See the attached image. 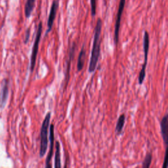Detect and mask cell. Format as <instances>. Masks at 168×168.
<instances>
[{
	"instance_id": "6da1fadb",
	"label": "cell",
	"mask_w": 168,
	"mask_h": 168,
	"mask_svg": "<svg viewBox=\"0 0 168 168\" xmlns=\"http://www.w3.org/2000/svg\"><path fill=\"white\" fill-rule=\"evenodd\" d=\"M102 27H103V21H102L100 18H98L95 28L93 43L91 59H90L88 69L89 73L94 72L96 67H97L98 59H99L101 52V35Z\"/></svg>"
},
{
	"instance_id": "7a4b0ae2",
	"label": "cell",
	"mask_w": 168,
	"mask_h": 168,
	"mask_svg": "<svg viewBox=\"0 0 168 168\" xmlns=\"http://www.w3.org/2000/svg\"><path fill=\"white\" fill-rule=\"evenodd\" d=\"M51 112H47L41 124L40 130V157L43 158L46 155L48 146V131L50 125Z\"/></svg>"
},
{
	"instance_id": "3957f363",
	"label": "cell",
	"mask_w": 168,
	"mask_h": 168,
	"mask_svg": "<svg viewBox=\"0 0 168 168\" xmlns=\"http://www.w3.org/2000/svg\"><path fill=\"white\" fill-rule=\"evenodd\" d=\"M149 46H150L149 34L148 32L145 31L143 37V50H144V56H145V61H144V63L142 66V68L141 70H140L139 75V79H138V80H139V85H142L146 77V68L147 65V61H148Z\"/></svg>"
},
{
	"instance_id": "277c9868",
	"label": "cell",
	"mask_w": 168,
	"mask_h": 168,
	"mask_svg": "<svg viewBox=\"0 0 168 168\" xmlns=\"http://www.w3.org/2000/svg\"><path fill=\"white\" fill-rule=\"evenodd\" d=\"M42 30H43V24L42 22H40L38 26V30H37V34L35 35V41L34 43V46H33L32 48V55H31V58H30V72H32L34 71L35 66V63H36V59H37V55L39 50V45H40V42L41 40V34H42Z\"/></svg>"
},
{
	"instance_id": "5b68a950",
	"label": "cell",
	"mask_w": 168,
	"mask_h": 168,
	"mask_svg": "<svg viewBox=\"0 0 168 168\" xmlns=\"http://www.w3.org/2000/svg\"><path fill=\"white\" fill-rule=\"evenodd\" d=\"M126 0H119L118 10L117 13L116 22H115V27H114V41L116 46H117L119 41V28H120L121 25V20L123 12L124 10V7L125 5Z\"/></svg>"
},
{
	"instance_id": "8992f818",
	"label": "cell",
	"mask_w": 168,
	"mask_h": 168,
	"mask_svg": "<svg viewBox=\"0 0 168 168\" xmlns=\"http://www.w3.org/2000/svg\"><path fill=\"white\" fill-rule=\"evenodd\" d=\"M59 5V0H53L51 7L50 12L49 14V17H48V20H47V29L45 34V36H47V35L51 31L54 21L55 20V18L56 16V13H57Z\"/></svg>"
},
{
	"instance_id": "52a82bcc",
	"label": "cell",
	"mask_w": 168,
	"mask_h": 168,
	"mask_svg": "<svg viewBox=\"0 0 168 168\" xmlns=\"http://www.w3.org/2000/svg\"><path fill=\"white\" fill-rule=\"evenodd\" d=\"M9 96V80L5 79L2 82L0 91V109H4L7 103Z\"/></svg>"
},
{
	"instance_id": "ba28073f",
	"label": "cell",
	"mask_w": 168,
	"mask_h": 168,
	"mask_svg": "<svg viewBox=\"0 0 168 168\" xmlns=\"http://www.w3.org/2000/svg\"><path fill=\"white\" fill-rule=\"evenodd\" d=\"M50 127V135H49V140H50V146H49V151L47 154V156L46 158V167H51L49 163L51 160L53 154V148H54V142H55V135H54V125L51 124L49 125Z\"/></svg>"
},
{
	"instance_id": "9c48e42d",
	"label": "cell",
	"mask_w": 168,
	"mask_h": 168,
	"mask_svg": "<svg viewBox=\"0 0 168 168\" xmlns=\"http://www.w3.org/2000/svg\"><path fill=\"white\" fill-rule=\"evenodd\" d=\"M160 128L161 137L165 144V146H167L168 145V115L166 114L160 122Z\"/></svg>"
},
{
	"instance_id": "30bf717a",
	"label": "cell",
	"mask_w": 168,
	"mask_h": 168,
	"mask_svg": "<svg viewBox=\"0 0 168 168\" xmlns=\"http://www.w3.org/2000/svg\"><path fill=\"white\" fill-rule=\"evenodd\" d=\"M86 56V51L85 46L83 45V46L82 47V49H81L80 52L79 53L78 56V59H77V71L80 72L83 69L84 67V62H85V59Z\"/></svg>"
},
{
	"instance_id": "8fae6325",
	"label": "cell",
	"mask_w": 168,
	"mask_h": 168,
	"mask_svg": "<svg viewBox=\"0 0 168 168\" xmlns=\"http://www.w3.org/2000/svg\"><path fill=\"white\" fill-rule=\"evenodd\" d=\"M35 1L36 0H26L25 6V14L26 19H29L31 17L35 5Z\"/></svg>"
},
{
	"instance_id": "7c38bea8",
	"label": "cell",
	"mask_w": 168,
	"mask_h": 168,
	"mask_svg": "<svg viewBox=\"0 0 168 168\" xmlns=\"http://www.w3.org/2000/svg\"><path fill=\"white\" fill-rule=\"evenodd\" d=\"M125 123V115L124 114H122L119 116L116 125L115 131L118 135H121V133H122V130L123 128L124 127Z\"/></svg>"
},
{
	"instance_id": "4fadbf2b",
	"label": "cell",
	"mask_w": 168,
	"mask_h": 168,
	"mask_svg": "<svg viewBox=\"0 0 168 168\" xmlns=\"http://www.w3.org/2000/svg\"><path fill=\"white\" fill-rule=\"evenodd\" d=\"M55 167H61V146L60 143L56 141L55 143Z\"/></svg>"
},
{
	"instance_id": "5bb4252c",
	"label": "cell",
	"mask_w": 168,
	"mask_h": 168,
	"mask_svg": "<svg viewBox=\"0 0 168 168\" xmlns=\"http://www.w3.org/2000/svg\"><path fill=\"white\" fill-rule=\"evenodd\" d=\"M75 49H76V44L75 43H73L72 46L71 47L70 49V53H69V56H68V62L67 63V76H68L69 77V73H70V64H71V61L72 59L74 56V53H75Z\"/></svg>"
},
{
	"instance_id": "9a60e30c",
	"label": "cell",
	"mask_w": 168,
	"mask_h": 168,
	"mask_svg": "<svg viewBox=\"0 0 168 168\" xmlns=\"http://www.w3.org/2000/svg\"><path fill=\"white\" fill-rule=\"evenodd\" d=\"M152 154L151 152L147 153L145 156V159H144V160L143 161L142 167L143 168L150 167L152 163Z\"/></svg>"
},
{
	"instance_id": "2e32d148",
	"label": "cell",
	"mask_w": 168,
	"mask_h": 168,
	"mask_svg": "<svg viewBox=\"0 0 168 168\" xmlns=\"http://www.w3.org/2000/svg\"><path fill=\"white\" fill-rule=\"evenodd\" d=\"M92 17H95L97 13V0H90Z\"/></svg>"
},
{
	"instance_id": "e0dca14e",
	"label": "cell",
	"mask_w": 168,
	"mask_h": 168,
	"mask_svg": "<svg viewBox=\"0 0 168 168\" xmlns=\"http://www.w3.org/2000/svg\"><path fill=\"white\" fill-rule=\"evenodd\" d=\"M30 28H28L26 32V35H25V43H27L29 40L30 38Z\"/></svg>"
},
{
	"instance_id": "ac0fdd59",
	"label": "cell",
	"mask_w": 168,
	"mask_h": 168,
	"mask_svg": "<svg viewBox=\"0 0 168 168\" xmlns=\"http://www.w3.org/2000/svg\"><path fill=\"white\" fill-rule=\"evenodd\" d=\"M166 159H167V151H166V156H165V158H164V165L163 166V167H166L167 166H166Z\"/></svg>"
}]
</instances>
